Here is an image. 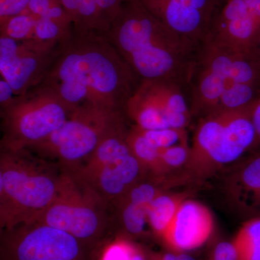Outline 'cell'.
Instances as JSON below:
<instances>
[{
  "label": "cell",
  "mask_w": 260,
  "mask_h": 260,
  "mask_svg": "<svg viewBox=\"0 0 260 260\" xmlns=\"http://www.w3.org/2000/svg\"><path fill=\"white\" fill-rule=\"evenodd\" d=\"M140 82L106 34L72 31L39 84L73 111L94 106L124 112Z\"/></svg>",
  "instance_id": "6da1fadb"
},
{
  "label": "cell",
  "mask_w": 260,
  "mask_h": 260,
  "mask_svg": "<svg viewBox=\"0 0 260 260\" xmlns=\"http://www.w3.org/2000/svg\"><path fill=\"white\" fill-rule=\"evenodd\" d=\"M106 35L140 80L189 84L199 47L157 20L138 0L123 3Z\"/></svg>",
  "instance_id": "7a4b0ae2"
},
{
  "label": "cell",
  "mask_w": 260,
  "mask_h": 260,
  "mask_svg": "<svg viewBox=\"0 0 260 260\" xmlns=\"http://www.w3.org/2000/svg\"><path fill=\"white\" fill-rule=\"evenodd\" d=\"M0 170L15 225L42 213L60 189V167L28 150H10L0 145Z\"/></svg>",
  "instance_id": "3957f363"
},
{
  "label": "cell",
  "mask_w": 260,
  "mask_h": 260,
  "mask_svg": "<svg viewBox=\"0 0 260 260\" xmlns=\"http://www.w3.org/2000/svg\"><path fill=\"white\" fill-rule=\"evenodd\" d=\"M124 112L94 106L78 108L59 129L28 150L63 172H76L101 142L124 123Z\"/></svg>",
  "instance_id": "277c9868"
},
{
  "label": "cell",
  "mask_w": 260,
  "mask_h": 260,
  "mask_svg": "<svg viewBox=\"0 0 260 260\" xmlns=\"http://www.w3.org/2000/svg\"><path fill=\"white\" fill-rule=\"evenodd\" d=\"M107 207V203L79 178L63 172L55 199L30 221L64 231L98 252L105 243Z\"/></svg>",
  "instance_id": "5b68a950"
},
{
  "label": "cell",
  "mask_w": 260,
  "mask_h": 260,
  "mask_svg": "<svg viewBox=\"0 0 260 260\" xmlns=\"http://www.w3.org/2000/svg\"><path fill=\"white\" fill-rule=\"evenodd\" d=\"M73 112L54 90L39 84L15 96L5 109L0 145L10 150H28L59 129Z\"/></svg>",
  "instance_id": "8992f818"
},
{
  "label": "cell",
  "mask_w": 260,
  "mask_h": 260,
  "mask_svg": "<svg viewBox=\"0 0 260 260\" xmlns=\"http://www.w3.org/2000/svg\"><path fill=\"white\" fill-rule=\"evenodd\" d=\"M97 251L68 233L36 221L0 235V260H95Z\"/></svg>",
  "instance_id": "52a82bcc"
},
{
  "label": "cell",
  "mask_w": 260,
  "mask_h": 260,
  "mask_svg": "<svg viewBox=\"0 0 260 260\" xmlns=\"http://www.w3.org/2000/svg\"><path fill=\"white\" fill-rule=\"evenodd\" d=\"M255 141L250 106L235 110H216L200 121L195 132L193 151L215 164H227L254 148Z\"/></svg>",
  "instance_id": "ba28073f"
},
{
  "label": "cell",
  "mask_w": 260,
  "mask_h": 260,
  "mask_svg": "<svg viewBox=\"0 0 260 260\" xmlns=\"http://www.w3.org/2000/svg\"><path fill=\"white\" fill-rule=\"evenodd\" d=\"M183 87L168 80H140L124 113L141 129H185L190 112Z\"/></svg>",
  "instance_id": "9c48e42d"
},
{
  "label": "cell",
  "mask_w": 260,
  "mask_h": 260,
  "mask_svg": "<svg viewBox=\"0 0 260 260\" xmlns=\"http://www.w3.org/2000/svg\"><path fill=\"white\" fill-rule=\"evenodd\" d=\"M62 44L0 37V74L15 96L40 83Z\"/></svg>",
  "instance_id": "30bf717a"
},
{
  "label": "cell",
  "mask_w": 260,
  "mask_h": 260,
  "mask_svg": "<svg viewBox=\"0 0 260 260\" xmlns=\"http://www.w3.org/2000/svg\"><path fill=\"white\" fill-rule=\"evenodd\" d=\"M157 20L198 47L226 0H138Z\"/></svg>",
  "instance_id": "8fae6325"
},
{
  "label": "cell",
  "mask_w": 260,
  "mask_h": 260,
  "mask_svg": "<svg viewBox=\"0 0 260 260\" xmlns=\"http://www.w3.org/2000/svg\"><path fill=\"white\" fill-rule=\"evenodd\" d=\"M260 34V0H226L206 39L252 54Z\"/></svg>",
  "instance_id": "7c38bea8"
},
{
  "label": "cell",
  "mask_w": 260,
  "mask_h": 260,
  "mask_svg": "<svg viewBox=\"0 0 260 260\" xmlns=\"http://www.w3.org/2000/svg\"><path fill=\"white\" fill-rule=\"evenodd\" d=\"M194 64L216 73L228 82L260 86V59L206 39L200 46Z\"/></svg>",
  "instance_id": "4fadbf2b"
},
{
  "label": "cell",
  "mask_w": 260,
  "mask_h": 260,
  "mask_svg": "<svg viewBox=\"0 0 260 260\" xmlns=\"http://www.w3.org/2000/svg\"><path fill=\"white\" fill-rule=\"evenodd\" d=\"M213 230L210 210L198 202H181L172 223L161 236L174 252L186 253L207 242Z\"/></svg>",
  "instance_id": "5bb4252c"
},
{
  "label": "cell",
  "mask_w": 260,
  "mask_h": 260,
  "mask_svg": "<svg viewBox=\"0 0 260 260\" xmlns=\"http://www.w3.org/2000/svg\"><path fill=\"white\" fill-rule=\"evenodd\" d=\"M143 169L138 159L131 153L85 175H74L109 204L110 201H119L132 186L139 181Z\"/></svg>",
  "instance_id": "9a60e30c"
},
{
  "label": "cell",
  "mask_w": 260,
  "mask_h": 260,
  "mask_svg": "<svg viewBox=\"0 0 260 260\" xmlns=\"http://www.w3.org/2000/svg\"><path fill=\"white\" fill-rule=\"evenodd\" d=\"M231 193L248 220L260 218V152L239 167L232 178Z\"/></svg>",
  "instance_id": "2e32d148"
},
{
  "label": "cell",
  "mask_w": 260,
  "mask_h": 260,
  "mask_svg": "<svg viewBox=\"0 0 260 260\" xmlns=\"http://www.w3.org/2000/svg\"><path fill=\"white\" fill-rule=\"evenodd\" d=\"M181 202L167 194H158L147 207L148 223L155 234L161 237L177 213Z\"/></svg>",
  "instance_id": "e0dca14e"
},
{
  "label": "cell",
  "mask_w": 260,
  "mask_h": 260,
  "mask_svg": "<svg viewBox=\"0 0 260 260\" xmlns=\"http://www.w3.org/2000/svg\"><path fill=\"white\" fill-rule=\"evenodd\" d=\"M232 242L239 260H260V218L247 220Z\"/></svg>",
  "instance_id": "ac0fdd59"
},
{
  "label": "cell",
  "mask_w": 260,
  "mask_h": 260,
  "mask_svg": "<svg viewBox=\"0 0 260 260\" xmlns=\"http://www.w3.org/2000/svg\"><path fill=\"white\" fill-rule=\"evenodd\" d=\"M99 260H149L138 244L124 237H117L104 244Z\"/></svg>",
  "instance_id": "d6986e66"
},
{
  "label": "cell",
  "mask_w": 260,
  "mask_h": 260,
  "mask_svg": "<svg viewBox=\"0 0 260 260\" xmlns=\"http://www.w3.org/2000/svg\"><path fill=\"white\" fill-rule=\"evenodd\" d=\"M37 19L25 10L0 25V37L10 38L18 42L34 40Z\"/></svg>",
  "instance_id": "ffe728a7"
},
{
  "label": "cell",
  "mask_w": 260,
  "mask_h": 260,
  "mask_svg": "<svg viewBox=\"0 0 260 260\" xmlns=\"http://www.w3.org/2000/svg\"><path fill=\"white\" fill-rule=\"evenodd\" d=\"M121 223L126 232L132 236H140L148 225L147 207L135 204L127 200H119Z\"/></svg>",
  "instance_id": "44dd1931"
},
{
  "label": "cell",
  "mask_w": 260,
  "mask_h": 260,
  "mask_svg": "<svg viewBox=\"0 0 260 260\" xmlns=\"http://www.w3.org/2000/svg\"><path fill=\"white\" fill-rule=\"evenodd\" d=\"M73 28L48 18H37L34 40L39 42L62 44L71 36Z\"/></svg>",
  "instance_id": "7402d4cb"
},
{
  "label": "cell",
  "mask_w": 260,
  "mask_h": 260,
  "mask_svg": "<svg viewBox=\"0 0 260 260\" xmlns=\"http://www.w3.org/2000/svg\"><path fill=\"white\" fill-rule=\"evenodd\" d=\"M158 194L156 188L151 184L138 181L132 186L121 199L127 200L135 204L148 207Z\"/></svg>",
  "instance_id": "603a6c76"
},
{
  "label": "cell",
  "mask_w": 260,
  "mask_h": 260,
  "mask_svg": "<svg viewBox=\"0 0 260 260\" xmlns=\"http://www.w3.org/2000/svg\"><path fill=\"white\" fill-rule=\"evenodd\" d=\"M189 156V149L186 143H179L160 152V167L161 165L169 168L180 167Z\"/></svg>",
  "instance_id": "cb8c5ba5"
},
{
  "label": "cell",
  "mask_w": 260,
  "mask_h": 260,
  "mask_svg": "<svg viewBox=\"0 0 260 260\" xmlns=\"http://www.w3.org/2000/svg\"><path fill=\"white\" fill-rule=\"evenodd\" d=\"M15 218L9 200L5 193L0 170V235L7 229L15 226Z\"/></svg>",
  "instance_id": "d4e9b609"
},
{
  "label": "cell",
  "mask_w": 260,
  "mask_h": 260,
  "mask_svg": "<svg viewBox=\"0 0 260 260\" xmlns=\"http://www.w3.org/2000/svg\"><path fill=\"white\" fill-rule=\"evenodd\" d=\"M29 2L30 0H0V25L25 11Z\"/></svg>",
  "instance_id": "484cf974"
},
{
  "label": "cell",
  "mask_w": 260,
  "mask_h": 260,
  "mask_svg": "<svg viewBox=\"0 0 260 260\" xmlns=\"http://www.w3.org/2000/svg\"><path fill=\"white\" fill-rule=\"evenodd\" d=\"M61 5L60 0H30L25 11L36 18H42Z\"/></svg>",
  "instance_id": "4316f807"
},
{
  "label": "cell",
  "mask_w": 260,
  "mask_h": 260,
  "mask_svg": "<svg viewBox=\"0 0 260 260\" xmlns=\"http://www.w3.org/2000/svg\"><path fill=\"white\" fill-rule=\"evenodd\" d=\"M15 95L9 85L0 74V117L14 101Z\"/></svg>",
  "instance_id": "83f0119b"
},
{
  "label": "cell",
  "mask_w": 260,
  "mask_h": 260,
  "mask_svg": "<svg viewBox=\"0 0 260 260\" xmlns=\"http://www.w3.org/2000/svg\"><path fill=\"white\" fill-rule=\"evenodd\" d=\"M251 121L256 133V141L254 147L260 145V93L255 101L250 106Z\"/></svg>",
  "instance_id": "f1b7e54d"
},
{
  "label": "cell",
  "mask_w": 260,
  "mask_h": 260,
  "mask_svg": "<svg viewBox=\"0 0 260 260\" xmlns=\"http://www.w3.org/2000/svg\"><path fill=\"white\" fill-rule=\"evenodd\" d=\"M162 260H196L186 253L169 252L161 256Z\"/></svg>",
  "instance_id": "f546056e"
},
{
  "label": "cell",
  "mask_w": 260,
  "mask_h": 260,
  "mask_svg": "<svg viewBox=\"0 0 260 260\" xmlns=\"http://www.w3.org/2000/svg\"><path fill=\"white\" fill-rule=\"evenodd\" d=\"M253 54L260 59V34L255 47H254V51H253Z\"/></svg>",
  "instance_id": "4dcf8cb0"
},
{
  "label": "cell",
  "mask_w": 260,
  "mask_h": 260,
  "mask_svg": "<svg viewBox=\"0 0 260 260\" xmlns=\"http://www.w3.org/2000/svg\"><path fill=\"white\" fill-rule=\"evenodd\" d=\"M149 260H162L161 256H153L149 258Z\"/></svg>",
  "instance_id": "1f68e13d"
},
{
  "label": "cell",
  "mask_w": 260,
  "mask_h": 260,
  "mask_svg": "<svg viewBox=\"0 0 260 260\" xmlns=\"http://www.w3.org/2000/svg\"><path fill=\"white\" fill-rule=\"evenodd\" d=\"M210 260H220V259H215V258L210 257Z\"/></svg>",
  "instance_id": "d6a6232c"
}]
</instances>
